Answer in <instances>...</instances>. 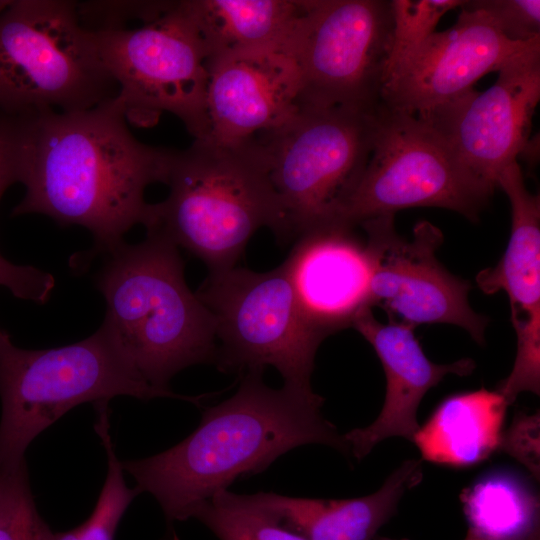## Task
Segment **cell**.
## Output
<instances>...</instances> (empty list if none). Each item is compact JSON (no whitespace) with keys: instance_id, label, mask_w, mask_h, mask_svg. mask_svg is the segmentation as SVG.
<instances>
[{"instance_id":"cell-1","label":"cell","mask_w":540,"mask_h":540,"mask_svg":"<svg viewBox=\"0 0 540 540\" xmlns=\"http://www.w3.org/2000/svg\"><path fill=\"white\" fill-rule=\"evenodd\" d=\"M16 181L25 194L14 216L42 214L59 225L90 231L86 261L124 243L125 234L148 221L145 190L165 183L175 150L139 141L116 97L92 108L0 119Z\"/></svg>"},{"instance_id":"cell-2","label":"cell","mask_w":540,"mask_h":540,"mask_svg":"<svg viewBox=\"0 0 540 540\" xmlns=\"http://www.w3.org/2000/svg\"><path fill=\"white\" fill-rule=\"evenodd\" d=\"M238 390L207 408L198 427L162 453L121 462L142 492L152 494L169 522L194 510L237 478L267 469L278 457L305 444H323L344 455L343 435L327 421L324 398L263 381V370L243 373Z\"/></svg>"},{"instance_id":"cell-3","label":"cell","mask_w":540,"mask_h":540,"mask_svg":"<svg viewBox=\"0 0 540 540\" xmlns=\"http://www.w3.org/2000/svg\"><path fill=\"white\" fill-rule=\"evenodd\" d=\"M95 283L106 302L101 327L151 386L171 392L186 367L215 362V321L187 286L179 248L147 233L106 253Z\"/></svg>"},{"instance_id":"cell-4","label":"cell","mask_w":540,"mask_h":540,"mask_svg":"<svg viewBox=\"0 0 540 540\" xmlns=\"http://www.w3.org/2000/svg\"><path fill=\"white\" fill-rule=\"evenodd\" d=\"M165 184L168 196L150 204L146 232L187 250L209 272L235 267L262 227L283 242L281 208L256 138L194 140L175 150Z\"/></svg>"},{"instance_id":"cell-5","label":"cell","mask_w":540,"mask_h":540,"mask_svg":"<svg viewBox=\"0 0 540 540\" xmlns=\"http://www.w3.org/2000/svg\"><path fill=\"white\" fill-rule=\"evenodd\" d=\"M174 398L195 405L209 394L186 396L148 384L100 327L79 342L50 349L19 348L0 327V465L25 463L30 443L70 409L116 396Z\"/></svg>"},{"instance_id":"cell-6","label":"cell","mask_w":540,"mask_h":540,"mask_svg":"<svg viewBox=\"0 0 540 540\" xmlns=\"http://www.w3.org/2000/svg\"><path fill=\"white\" fill-rule=\"evenodd\" d=\"M76 2L8 0L0 11V109L8 116L72 112L116 97Z\"/></svg>"},{"instance_id":"cell-7","label":"cell","mask_w":540,"mask_h":540,"mask_svg":"<svg viewBox=\"0 0 540 540\" xmlns=\"http://www.w3.org/2000/svg\"><path fill=\"white\" fill-rule=\"evenodd\" d=\"M377 110L302 107L255 137L281 208L283 242L335 220L369 161Z\"/></svg>"},{"instance_id":"cell-8","label":"cell","mask_w":540,"mask_h":540,"mask_svg":"<svg viewBox=\"0 0 540 540\" xmlns=\"http://www.w3.org/2000/svg\"><path fill=\"white\" fill-rule=\"evenodd\" d=\"M195 294L215 321L220 371L242 375L272 366L283 386L313 391L315 354L325 338L302 313L283 263L267 272H209Z\"/></svg>"},{"instance_id":"cell-9","label":"cell","mask_w":540,"mask_h":540,"mask_svg":"<svg viewBox=\"0 0 540 540\" xmlns=\"http://www.w3.org/2000/svg\"><path fill=\"white\" fill-rule=\"evenodd\" d=\"M493 193L431 125L379 105L369 161L332 223L355 227L411 207L445 208L475 222Z\"/></svg>"},{"instance_id":"cell-10","label":"cell","mask_w":540,"mask_h":540,"mask_svg":"<svg viewBox=\"0 0 540 540\" xmlns=\"http://www.w3.org/2000/svg\"><path fill=\"white\" fill-rule=\"evenodd\" d=\"M92 32L128 124L151 127L167 112L194 140L209 138L208 54L179 1L138 27Z\"/></svg>"},{"instance_id":"cell-11","label":"cell","mask_w":540,"mask_h":540,"mask_svg":"<svg viewBox=\"0 0 540 540\" xmlns=\"http://www.w3.org/2000/svg\"><path fill=\"white\" fill-rule=\"evenodd\" d=\"M390 1L307 0L286 47L302 78V107L380 105L391 47Z\"/></svg>"},{"instance_id":"cell-12","label":"cell","mask_w":540,"mask_h":540,"mask_svg":"<svg viewBox=\"0 0 540 540\" xmlns=\"http://www.w3.org/2000/svg\"><path fill=\"white\" fill-rule=\"evenodd\" d=\"M374 260L371 302L385 310L389 319L410 324L446 323L467 331L484 344L489 319L469 304L471 283L451 274L436 258L442 244L439 228L419 222L411 239L400 236L394 214L367 219L359 224Z\"/></svg>"},{"instance_id":"cell-13","label":"cell","mask_w":540,"mask_h":540,"mask_svg":"<svg viewBox=\"0 0 540 540\" xmlns=\"http://www.w3.org/2000/svg\"><path fill=\"white\" fill-rule=\"evenodd\" d=\"M450 28L434 32L384 80L380 105L425 118L473 90L478 79L540 48L507 39L481 10L460 7Z\"/></svg>"},{"instance_id":"cell-14","label":"cell","mask_w":540,"mask_h":540,"mask_svg":"<svg viewBox=\"0 0 540 540\" xmlns=\"http://www.w3.org/2000/svg\"><path fill=\"white\" fill-rule=\"evenodd\" d=\"M540 99V48L498 71L494 84L475 89L431 115L420 118L449 144L457 158L494 190L505 167L529 141Z\"/></svg>"},{"instance_id":"cell-15","label":"cell","mask_w":540,"mask_h":540,"mask_svg":"<svg viewBox=\"0 0 540 540\" xmlns=\"http://www.w3.org/2000/svg\"><path fill=\"white\" fill-rule=\"evenodd\" d=\"M511 205V234L494 266L480 271L476 284L485 294L504 290L510 301L517 354L498 392L508 405L522 392L540 393V198L525 186L517 161L497 180Z\"/></svg>"},{"instance_id":"cell-16","label":"cell","mask_w":540,"mask_h":540,"mask_svg":"<svg viewBox=\"0 0 540 540\" xmlns=\"http://www.w3.org/2000/svg\"><path fill=\"white\" fill-rule=\"evenodd\" d=\"M211 140L243 142L280 128L302 108L299 66L286 45L208 61Z\"/></svg>"},{"instance_id":"cell-17","label":"cell","mask_w":540,"mask_h":540,"mask_svg":"<svg viewBox=\"0 0 540 540\" xmlns=\"http://www.w3.org/2000/svg\"><path fill=\"white\" fill-rule=\"evenodd\" d=\"M353 228L328 223L308 230L283 262L302 313L324 338L372 308L373 255Z\"/></svg>"},{"instance_id":"cell-18","label":"cell","mask_w":540,"mask_h":540,"mask_svg":"<svg viewBox=\"0 0 540 540\" xmlns=\"http://www.w3.org/2000/svg\"><path fill=\"white\" fill-rule=\"evenodd\" d=\"M352 327L372 345L386 377L384 404L376 420L343 435L350 454L361 460L390 437L413 442L420 428L417 410L427 391L448 374H471L475 362L470 358L450 364L430 361L415 337L414 326L393 319L382 323L374 317L371 308L361 311Z\"/></svg>"},{"instance_id":"cell-19","label":"cell","mask_w":540,"mask_h":540,"mask_svg":"<svg viewBox=\"0 0 540 540\" xmlns=\"http://www.w3.org/2000/svg\"><path fill=\"white\" fill-rule=\"evenodd\" d=\"M423 477L420 460L404 461L376 492L350 499L290 497L274 492L250 494L281 524L306 540H374L396 513L404 493Z\"/></svg>"},{"instance_id":"cell-20","label":"cell","mask_w":540,"mask_h":540,"mask_svg":"<svg viewBox=\"0 0 540 540\" xmlns=\"http://www.w3.org/2000/svg\"><path fill=\"white\" fill-rule=\"evenodd\" d=\"M307 0H182L179 6L199 34L208 61L284 46Z\"/></svg>"},{"instance_id":"cell-21","label":"cell","mask_w":540,"mask_h":540,"mask_svg":"<svg viewBox=\"0 0 540 540\" xmlns=\"http://www.w3.org/2000/svg\"><path fill=\"white\" fill-rule=\"evenodd\" d=\"M507 406L498 391L485 388L450 396L413 442L427 461L453 467L478 464L499 448Z\"/></svg>"},{"instance_id":"cell-22","label":"cell","mask_w":540,"mask_h":540,"mask_svg":"<svg viewBox=\"0 0 540 540\" xmlns=\"http://www.w3.org/2000/svg\"><path fill=\"white\" fill-rule=\"evenodd\" d=\"M469 529L492 540H526L539 529L538 498L504 473L482 478L462 496Z\"/></svg>"},{"instance_id":"cell-23","label":"cell","mask_w":540,"mask_h":540,"mask_svg":"<svg viewBox=\"0 0 540 540\" xmlns=\"http://www.w3.org/2000/svg\"><path fill=\"white\" fill-rule=\"evenodd\" d=\"M192 518L219 540H306L281 524L248 494L222 490L199 505Z\"/></svg>"},{"instance_id":"cell-24","label":"cell","mask_w":540,"mask_h":540,"mask_svg":"<svg viewBox=\"0 0 540 540\" xmlns=\"http://www.w3.org/2000/svg\"><path fill=\"white\" fill-rule=\"evenodd\" d=\"M94 406L97 414L94 428L107 456L106 479L89 518L74 529L54 533V540H114L122 516L132 500L140 494L136 486L129 488L124 480V470L109 432L108 403Z\"/></svg>"},{"instance_id":"cell-25","label":"cell","mask_w":540,"mask_h":540,"mask_svg":"<svg viewBox=\"0 0 540 540\" xmlns=\"http://www.w3.org/2000/svg\"><path fill=\"white\" fill-rule=\"evenodd\" d=\"M0 540H54L31 493L26 462L0 465Z\"/></svg>"},{"instance_id":"cell-26","label":"cell","mask_w":540,"mask_h":540,"mask_svg":"<svg viewBox=\"0 0 540 540\" xmlns=\"http://www.w3.org/2000/svg\"><path fill=\"white\" fill-rule=\"evenodd\" d=\"M464 1H390L393 27L385 78L395 66L436 32V26L444 14L457 7H461Z\"/></svg>"},{"instance_id":"cell-27","label":"cell","mask_w":540,"mask_h":540,"mask_svg":"<svg viewBox=\"0 0 540 540\" xmlns=\"http://www.w3.org/2000/svg\"><path fill=\"white\" fill-rule=\"evenodd\" d=\"M16 182L11 148L0 130V201L5 191ZM0 286L6 287L19 299L44 304L51 297L55 279L36 267L14 264L0 253Z\"/></svg>"},{"instance_id":"cell-28","label":"cell","mask_w":540,"mask_h":540,"mask_svg":"<svg viewBox=\"0 0 540 540\" xmlns=\"http://www.w3.org/2000/svg\"><path fill=\"white\" fill-rule=\"evenodd\" d=\"M461 7L486 13L510 41L528 43L540 38L539 0H472Z\"/></svg>"},{"instance_id":"cell-29","label":"cell","mask_w":540,"mask_h":540,"mask_svg":"<svg viewBox=\"0 0 540 540\" xmlns=\"http://www.w3.org/2000/svg\"><path fill=\"white\" fill-rule=\"evenodd\" d=\"M174 1L76 2L81 24L90 31L125 28L130 19L146 23L171 8Z\"/></svg>"},{"instance_id":"cell-30","label":"cell","mask_w":540,"mask_h":540,"mask_svg":"<svg viewBox=\"0 0 540 540\" xmlns=\"http://www.w3.org/2000/svg\"><path fill=\"white\" fill-rule=\"evenodd\" d=\"M540 417L518 414L513 423L502 433L499 448L524 465L531 474L539 479L540 474Z\"/></svg>"},{"instance_id":"cell-31","label":"cell","mask_w":540,"mask_h":540,"mask_svg":"<svg viewBox=\"0 0 540 540\" xmlns=\"http://www.w3.org/2000/svg\"><path fill=\"white\" fill-rule=\"evenodd\" d=\"M374 540H410L408 538H400V539H397V538H390V537H385V536H376V538ZM464 540H492V539H489V538H486L482 535H479L477 534L476 532H474L473 530L471 529H468L467 531V534H466V537L464 538ZM526 540H540V534H539V530H537L536 532H534L528 539Z\"/></svg>"},{"instance_id":"cell-32","label":"cell","mask_w":540,"mask_h":540,"mask_svg":"<svg viewBox=\"0 0 540 540\" xmlns=\"http://www.w3.org/2000/svg\"><path fill=\"white\" fill-rule=\"evenodd\" d=\"M8 1L6 0H0V11L4 8V6L7 4Z\"/></svg>"}]
</instances>
